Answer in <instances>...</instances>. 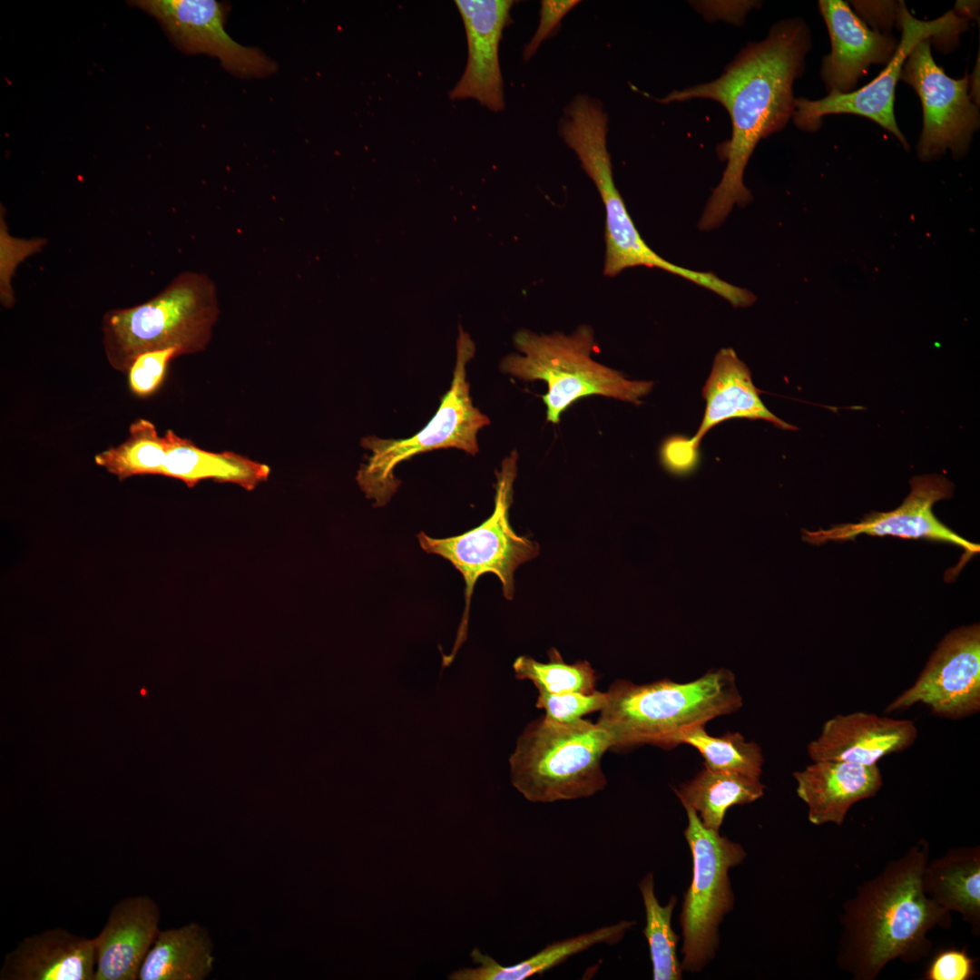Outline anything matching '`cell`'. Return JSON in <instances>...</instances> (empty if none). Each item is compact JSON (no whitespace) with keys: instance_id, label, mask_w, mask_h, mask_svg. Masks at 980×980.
<instances>
[{"instance_id":"obj_17","label":"cell","mask_w":980,"mask_h":980,"mask_svg":"<svg viewBox=\"0 0 980 980\" xmlns=\"http://www.w3.org/2000/svg\"><path fill=\"white\" fill-rule=\"evenodd\" d=\"M818 7L831 44L830 54L823 58L821 79L828 93H850L870 65L891 60L898 43L888 33L867 27L846 2L821 0Z\"/></svg>"},{"instance_id":"obj_20","label":"cell","mask_w":980,"mask_h":980,"mask_svg":"<svg viewBox=\"0 0 980 980\" xmlns=\"http://www.w3.org/2000/svg\"><path fill=\"white\" fill-rule=\"evenodd\" d=\"M93 938L55 927L28 936L8 952L1 980H94Z\"/></svg>"},{"instance_id":"obj_2","label":"cell","mask_w":980,"mask_h":980,"mask_svg":"<svg viewBox=\"0 0 980 980\" xmlns=\"http://www.w3.org/2000/svg\"><path fill=\"white\" fill-rule=\"evenodd\" d=\"M930 846L920 838L863 882L842 906L837 965L854 980H875L895 959L917 963L931 951L927 933L949 928L951 912L923 890Z\"/></svg>"},{"instance_id":"obj_26","label":"cell","mask_w":980,"mask_h":980,"mask_svg":"<svg viewBox=\"0 0 980 980\" xmlns=\"http://www.w3.org/2000/svg\"><path fill=\"white\" fill-rule=\"evenodd\" d=\"M209 930L191 922L160 930L140 968L139 980H204L214 969Z\"/></svg>"},{"instance_id":"obj_24","label":"cell","mask_w":980,"mask_h":980,"mask_svg":"<svg viewBox=\"0 0 980 980\" xmlns=\"http://www.w3.org/2000/svg\"><path fill=\"white\" fill-rule=\"evenodd\" d=\"M164 437L167 452L160 475L179 479L188 487L213 479L252 490L269 476L268 466L236 453L203 450L172 430H168Z\"/></svg>"},{"instance_id":"obj_22","label":"cell","mask_w":980,"mask_h":980,"mask_svg":"<svg viewBox=\"0 0 980 980\" xmlns=\"http://www.w3.org/2000/svg\"><path fill=\"white\" fill-rule=\"evenodd\" d=\"M760 391L752 382L749 368L731 348H721L715 356L711 372L702 388L706 401L704 416L698 432L686 439L695 453L707 432L725 420L748 418L765 420L781 429H796L772 414L760 398Z\"/></svg>"},{"instance_id":"obj_6","label":"cell","mask_w":980,"mask_h":980,"mask_svg":"<svg viewBox=\"0 0 980 980\" xmlns=\"http://www.w3.org/2000/svg\"><path fill=\"white\" fill-rule=\"evenodd\" d=\"M612 747L597 722L563 723L544 715L529 722L517 740L510 759L512 784L530 802L593 796L607 785L601 762Z\"/></svg>"},{"instance_id":"obj_8","label":"cell","mask_w":980,"mask_h":980,"mask_svg":"<svg viewBox=\"0 0 980 980\" xmlns=\"http://www.w3.org/2000/svg\"><path fill=\"white\" fill-rule=\"evenodd\" d=\"M558 131L594 183L605 209L603 274L613 277L628 268L644 266L687 278L688 269L664 260L646 244L626 209L613 181L607 149L608 117L602 103L576 95L564 107Z\"/></svg>"},{"instance_id":"obj_37","label":"cell","mask_w":980,"mask_h":980,"mask_svg":"<svg viewBox=\"0 0 980 980\" xmlns=\"http://www.w3.org/2000/svg\"><path fill=\"white\" fill-rule=\"evenodd\" d=\"M903 1L889 2V1H876V2H853L854 6L859 15L861 14L864 18L870 24H874L873 27L877 30L880 28H889L893 24H897L900 26V17Z\"/></svg>"},{"instance_id":"obj_32","label":"cell","mask_w":980,"mask_h":980,"mask_svg":"<svg viewBox=\"0 0 980 980\" xmlns=\"http://www.w3.org/2000/svg\"><path fill=\"white\" fill-rule=\"evenodd\" d=\"M44 238L21 239L9 234L1 208L0 215V301L11 309L15 303L12 277L16 267L26 258L40 252L46 245Z\"/></svg>"},{"instance_id":"obj_34","label":"cell","mask_w":980,"mask_h":980,"mask_svg":"<svg viewBox=\"0 0 980 980\" xmlns=\"http://www.w3.org/2000/svg\"><path fill=\"white\" fill-rule=\"evenodd\" d=\"M178 357L174 348L153 350L139 355L127 375L131 392L138 397L153 394L162 383L168 363Z\"/></svg>"},{"instance_id":"obj_19","label":"cell","mask_w":980,"mask_h":980,"mask_svg":"<svg viewBox=\"0 0 980 980\" xmlns=\"http://www.w3.org/2000/svg\"><path fill=\"white\" fill-rule=\"evenodd\" d=\"M161 911L149 896H129L112 907L101 932L93 937L94 980H136L159 932Z\"/></svg>"},{"instance_id":"obj_35","label":"cell","mask_w":980,"mask_h":980,"mask_svg":"<svg viewBox=\"0 0 980 980\" xmlns=\"http://www.w3.org/2000/svg\"><path fill=\"white\" fill-rule=\"evenodd\" d=\"M976 974L975 961L965 949L948 948L936 955L929 965L926 980H969Z\"/></svg>"},{"instance_id":"obj_3","label":"cell","mask_w":980,"mask_h":980,"mask_svg":"<svg viewBox=\"0 0 980 980\" xmlns=\"http://www.w3.org/2000/svg\"><path fill=\"white\" fill-rule=\"evenodd\" d=\"M607 693L597 723L609 734L612 749L650 744L671 750L679 746L684 731L734 713L743 704L735 675L724 668L688 682L616 680Z\"/></svg>"},{"instance_id":"obj_33","label":"cell","mask_w":980,"mask_h":980,"mask_svg":"<svg viewBox=\"0 0 980 980\" xmlns=\"http://www.w3.org/2000/svg\"><path fill=\"white\" fill-rule=\"evenodd\" d=\"M607 700V691L597 690L590 693L555 694L538 691L535 706L544 710L546 718L557 722L570 723L583 719L586 714L600 711Z\"/></svg>"},{"instance_id":"obj_9","label":"cell","mask_w":980,"mask_h":980,"mask_svg":"<svg viewBox=\"0 0 980 980\" xmlns=\"http://www.w3.org/2000/svg\"><path fill=\"white\" fill-rule=\"evenodd\" d=\"M517 457L514 450L503 460L496 473L494 511L481 524L447 538H433L424 532L417 534L421 548L449 561L466 583V606L454 652L466 639L470 602L478 578L488 573L495 574L502 583L505 598L511 600L514 594L515 570L539 554L538 544L516 534L509 522Z\"/></svg>"},{"instance_id":"obj_12","label":"cell","mask_w":980,"mask_h":980,"mask_svg":"<svg viewBox=\"0 0 980 980\" xmlns=\"http://www.w3.org/2000/svg\"><path fill=\"white\" fill-rule=\"evenodd\" d=\"M930 44V40L919 43L907 56L900 74V80L916 91L922 103L917 156L928 162L950 150L954 158H961L979 129L978 104L969 93V76L953 79L946 75L935 62Z\"/></svg>"},{"instance_id":"obj_5","label":"cell","mask_w":980,"mask_h":980,"mask_svg":"<svg viewBox=\"0 0 980 980\" xmlns=\"http://www.w3.org/2000/svg\"><path fill=\"white\" fill-rule=\"evenodd\" d=\"M514 344L521 354L505 357L500 369L524 381L543 380L547 384V393L542 398L546 406V420L552 424H558L572 404L588 396L638 405L654 384L630 380L593 360L592 354L597 344L589 325L579 326L570 335L521 329L514 334Z\"/></svg>"},{"instance_id":"obj_1","label":"cell","mask_w":980,"mask_h":980,"mask_svg":"<svg viewBox=\"0 0 980 980\" xmlns=\"http://www.w3.org/2000/svg\"><path fill=\"white\" fill-rule=\"evenodd\" d=\"M811 48V35L800 18L774 24L768 36L749 43L717 79L683 90L672 91L660 103L695 98L720 103L728 112L731 137L720 149L726 168L714 188L699 221L701 230L720 226L733 206L752 200L743 182L748 162L759 142L782 130L792 119L793 83L801 76Z\"/></svg>"},{"instance_id":"obj_10","label":"cell","mask_w":980,"mask_h":980,"mask_svg":"<svg viewBox=\"0 0 980 980\" xmlns=\"http://www.w3.org/2000/svg\"><path fill=\"white\" fill-rule=\"evenodd\" d=\"M684 808L688 826L683 834L693 866L680 915L683 936L681 966L694 973L703 969L715 956L719 926L734 905L729 870L744 860L746 852L739 843L705 828L692 808Z\"/></svg>"},{"instance_id":"obj_27","label":"cell","mask_w":980,"mask_h":980,"mask_svg":"<svg viewBox=\"0 0 980 980\" xmlns=\"http://www.w3.org/2000/svg\"><path fill=\"white\" fill-rule=\"evenodd\" d=\"M760 779L706 768L675 789L684 808H692L702 825L720 832L727 810L751 803L764 795Z\"/></svg>"},{"instance_id":"obj_14","label":"cell","mask_w":980,"mask_h":980,"mask_svg":"<svg viewBox=\"0 0 980 980\" xmlns=\"http://www.w3.org/2000/svg\"><path fill=\"white\" fill-rule=\"evenodd\" d=\"M163 26L186 53L217 57L222 66L242 77L271 74L276 64L254 47L235 42L224 29V11L214 0H137L130 2Z\"/></svg>"},{"instance_id":"obj_23","label":"cell","mask_w":980,"mask_h":980,"mask_svg":"<svg viewBox=\"0 0 980 980\" xmlns=\"http://www.w3.org/2000/svg\"><path fill=\"white\" fill-rule=\"evenodd\" d=\"M924 892L944 909L958 913L980 934V847L949 848L940 858L928 860L922 876Z\"/></svg>"},{"instance_id":"obj_15","label":"cell","mask_w":980,"mask_h":980,"mask_svg":"<svg viewBox=\"0 0 980 980\" xmlns=\"http://www.w3.org/2000/svg\"><path fill=\"white\" fill-rule=\"evenodd\" d=\"M911 491L902 505L889 512H873L858 523L839 524L828 529L802 531V539L819 545L829 541L853 540L859 534L926 539L962 548L968 557L978 554L980 546L964 539L940 522L933 513L934 505L949 498L953 485L944 476L926 475L910 480Z\"/></svg>"},{"instance_id":"obj_4","label":"cell","mask_w":980,"mask_h":980,"mask_svg":"<svg viewBox=\"0 0 980 980\" xmlns=\"http://www.w3.org/2000/svg\"><path fill=\"white\" fill-rule=\"evenodd\" d=\"M214 282L204 273L177 275L149 300L113 309L103 317L105 357L110 366L128 372L133 360L148 351L174 348L178 356L204 350L219 317Z\"/></svg>"},{"instance_id":"obj_16","label":"cell","mask_w":980,"mask_h":980,"mask_svg":"<svg viewBox=\"0 0 980 980\" xmlns=\"http://www.w3.org/2000/svg\"><path fill=\"white\" fill-rule=\"evenodd\" d=\"M467 41L465 71L449 92L451 100L474 99L492 112L505 108L499 44L511 21L513 0H456Z\"/></svg>"},{"instance_id":"obj_28","label":"cell","mask_w":980,"mask_h":980,"mask_svg":"<svg viewBox=\"0 0 980 980\" xmlns=\"http://www.w3.org/2000/svg\"><path fill=\"white\" fill-rule=\"evenodd\" d=\"M167 452L164 436L151 421L139 418L129 427V436L117 446L94 456L97 466L124 480L135 475H160Z\"/></svg>"},{"instance_id":"obj_21","label":"cell","mask_w":980,"mask_h":980,"mask_svg":"<svg viewBox=\"0 0 980 980\" xmlns=\"http://www.w3.org/2000/svg\"><path fill=\"white\" fill-rule=\"evenodd\" d=\"M793 777L797 794L808 807V818L817 826H841L854 804L875 797L883 785L877 764L813 761Z\"/></svg>"},{"instance_id":"obj_38","label":"cell","mask_w":980,"mask_h":980,"mask_svg":"<svg viewBox=\"0 0 980 980\" xmlns=\"http://www.w3.org/2000/svg\"><path fill=\"white\" fill-rule=\"evenodd\" d=\"M661 456L666 468L675 474L689 472L697 460V453L691 450L682 437H673L664 443Z\"/></svg>"},{"instance_id":"obj_7","label":"cell","mask_w":980,"mask_h":980,"mask_svg":"<svg viewBox=\"0 0 980 980\" xmlns=\"http://www.w3.org/2000/svg\"><path fill=\"white\" fill-rule=\"evenodd\" d=\"M475 344L460 330L456 362L451 387L442 397L438 410L428 424L413 436L384 439L376 436L362 438L361 446L371 451L358 471L356 480L375 507L386 505L401 482L394 471L401 462L420 453L442 448H456L475 456L479 451L477 433L490 423L473 405L466 381L467 362L474 357Z\"/></svg>"},{"instance_id":"obj_13","label":"cell","mask_w":980,"mask_h":980,"mask_svg":"<svg viewBox=\"0 0 980 980\" xmlns=\"http://www.w3.org/2000/svg\"><path fill=\"white\" fill-rule=\"evenodd\" d=\"M932 714L959 720L980 710V627L978 623L948 632L931 654L912 686L884 710H902L916 703Z\"/></svg>"},{"instance_id":"obj_25","label":"cell","mask_w":980,"mask_h":980,"mask_svg":"<svg viewBox=\"0 0 980 980\" xmlns=\"http://www.w3.org/2000/svg\"><path fill=\"white\" fill-rule=\"evenodd\" d=\"M635 924L621 920L616 924L597 928L564 940L547 945L535 955L513 965H502L493 957L475 947L470 954L475 968H461L448 976L451 980H524L564 963L568 958L600 944L614 945Z\"/></svg>"},{"instance_id":"obj_29","label":"cell","mask_w":980,"mask_h":980,"mask_svg":"<svg viewBox=\"0 0 980 980\" xmlns=\"http://www.w3.org/2000/svg\"><path fill=\"white\" fill-rule=\"evenodd\" d=\"M680 744L696 749L704 760V768L710 770L760 779L764 763L761 748L746 740L740 732L714 737L706 731L705 725H701L681 733Z\"/></svg>"},{"instance_id":"obj_18","label":"cell","mask_w":980,"mask_h":980,"mask_svg":"<svg viewBox=\"0 0 980 980\" xmlns=\"http://www.w3.org/2000/svg\"><path fill=\"white\" fill-rule=\"evenodd\" d=\"M918 735L910 720H897L865 711L837 714L822 726L818 737L808 744L812 761H845L877 765L892 753L910 747Z\"/></svg>"},{"instance_id":"obj_30","label":"cell","mask_w":980,"mask_h":980,"mask_svg":"<svg viewBox=\"0 0 980 980\" xmlns=\"http://www.w3.org/2000/svg\"><path fill=\"white\" fill-rule=\"evenodd\" d=\"M639 888L645 907L646 924L642 931L649 945L652 978L680 980L683 969L677 956L679 936L671 927V915L677 897L672 896L666 906H662L655 896L652 873L644 876Z\"/></svg>"},{"instance_id":"obj_11","label":"cell","mask_w":980,"mask_h":980,"mask_svg":"<svg viewBox=\"0 0 980 980\" xmlns=\"http://www.w3.org/2000/svg\"><path fill=\"white\" fill-rule=\"evenodd\" d=\"M967 21L954 10L931 21L920 20L910 14L903 3L899 26L901 38L883 71L870 83L850 93L830 92L818 100L796 98L792 120L799 129L814 132L821 126L822 118L826 115L857 114L886 129L907 150L909 145L894 114L895 92L903 65L912 50L922 41L954 43L958 40L959 35L968 29Z\"/></svg>"},{"instance_id":"obj_31","label":"cell","mask_w":980,"mask_h":980,"mask_svg":"<svg viewBox=\"0 0 980 980\" xmlns=\"http://www.w3.org/2000/svg\"><path fill=\"white\" fill-rule=\"evenodd\" d=\"M548 656L549 662L544 663L526 655L518 657L514 662L516 677L532 681L538 691L548 693H590L596 690L598 676L588 662L568 664L554 648L549 650Z\"/></svg>"},{"instance_id":"obj_36","label":"cell","mask_w":980,"mask_h":980,"mask_svg":"<svg viewBox=\"0 0 980 980\" xmlns=\"http://www.w3.org/2000/svg\"><path fill=\"white\" fill-rule=\"evenodd\" d=\"M578 4H580L579 0H543L541 2L538 27L523 52L524 61L529 60L541 44L553 35L564 15Z\"/></svg>"}]
</instances>
